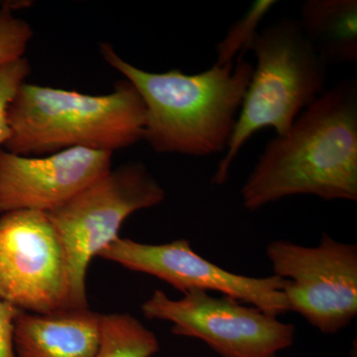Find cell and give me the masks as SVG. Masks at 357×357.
<instances>
[{
  "mask_svg": "<svg viewBox=\"0 0 357 357\" xmlns=\"http://www.w3.org/2000/svg\"><path fill=\"white\" fill-rule=\"evenodd\" d=\"M20 312L0 298V357H15L14 324Z\"/></svg>",
  "mask_w": 357,
  "mask_h": 357,
  "instance_id": "17",
  "label": "cell"
},
{
  "mask_svg": "<svg viewBox=\"0 0 357 357\" xmlns=\"http://www.w3.org/2000/svg\"><path fill=\"white\" fill-rule=\"evenodd\" d=\"M100 316L89 307L49 314L20 311L14 324L15 357H95Z\"/></svg>",
  "mask_w": 357,
  "mask_h": 357,
  "instance_id": "11",
  "label": "cell"
},
{
  "mask_svg": "<svg viewBox=\"0 0 357 357\" xmlns=\"http://www.w3.org/2000/svg\"><path fill=\"white\" fill-rule=\"evenodd\" d=\"M98 257L157 277L184 294L215 291L273 317L289 311L283 292L286 279L275 275L255 278L231 273L197 255L185 239L145 244L119 237Z\"/></svg>",
  "mask_w": 357,
  "mask_h": 357,
  "instance_id": "9",
  "label": "cell"
},
{
  "mask_svg": "<svg viewBox=\"0 0 357 357\" xmlns=\"http://www.w3.org/2000/svg\"><path fill=\"white\" fill-rule=\"evenodd\" d=\"M31 26L16 17L6 4L0 9V66L25 57L31 41Z\"/></svg>",
  "mask_w": 357,
  "mask_h": 357,
  "instance_id": "15",
  "label": "cell"
},
{
  "mask_svg": "<svg viewBox=\"0 0 357 357\" xmlns=\"http://www.w3.org/2000/svg\"><path fill=\"white\" fill-rule=\"evenodd\" d=\"M357 201V84H335L267 143L241 189L246 210L288 197Z\"/></svg>",
  "mask_w": 357,
  "mask_h": 357,
  "instance_id": "1",
  "label": "cell"
},
{
  "mask_svg": "<svg viewBox=\"0 0 357 357\" xmlns=\"http://www.w3.org/2000/svg\"><path fill=\"white\" fill-rule=\"evenodd\" d=\"M165 196L144 164L130 162L47 213L64 251L70 309L89 307L86 278L93 258L119 238L126 218L158 206Z\"/></svg>",
  "mask_w": 357,
  "mask_h": 357,
  "instance_id": "5",
  "label": "cell"
},
{
  "mask_svg": "<svg viewBox=\"0 0 357 357\" xmlns=\"http://www.w3.org/2000/svg\"><path fill=\"white\" fill-rule=\"evenodd\" d=\"M278 1L256 0L251 4L241 20L234 23L225 38L215 47V66L222 67L236 62L237 58H243L244 53L252 48L258 36V28L263 20Z\"/></svg>",
  "mask_w": 357,
  "mask_h": 357,
  "instance_id": "14",
  "label": "cell"
},
{
  "mask_svg": "<svg viewBox=\"0 0 357 357\" xmlns=\"http://www.w3.org/2000/svg\"><path fill=\"white\" fill-rule=\"evenodd\" d=\"M0 298L31 314L70 309L64 251L47 213L0 217Z\"/></svg>",
  "mask_w": 357,
  "mask_h": 357,
  "instance_id": "8",
  "label": "cell"
},
{
  "mask_svg": "<svg viewBox=\"0 0 357 357\" xmlns=\"http://www.w3.org/2000/svg\"><path fill=\"white\" fill-rule=\"evenodd\" d=\"M112 153L73 148L45 156H23L0 148V213H48L112 170Z\"/></svg>",
  "mask_w": 357,
  "mask_h": 357,
  "instance_id": "10",
  "label": "cell"
},
{
  "mask_svg": "<svg viewBox=\"0 0 357 357\" xmlns=\"http://www.w3.org/2000/svg\"><path fill=\"white\" fill-rule=\"evenodd\" d=\"M159 349L156 335L131 314L100 316V340L95 357H151Z\"/></svg>",
  "mask_w": 357,
  "mask_h": 357,
  "instance_id": "13",
  "label": "cell"
},
{
  "mask_svg": "<svg viewBox=\"0 0 357 357\" xmlns=\"http://www.w3.org/2000/svg\"><path fill=\"white\" fill-rule=\"evenodd\" d=\"M29 61L25 57L0 66V146L10 137L8 109L18 89L29 76Z\"/></svg>",
  "mask_w": 357,
  "mask_h": 357,
  "instance_id": "16",
  "label": "cell"
},
{
  "mask_svg": "<svg viewBox=\"0 0 357 357\" xmlns=\"http://www.w3.org/2000/svg\"><path fill=\"white\" fill-rule=\"evenodd\" d=\"M266 255L275 276L286 279L283 292L289 311L326 335L340 332L356 318V245L323 234L316 248L272 241Z\"/></svg>",
  "mask_w": 357,
  "mask_h": 357,
  "instance_id": "6",
  "label": "cell"
},
{
  "mask_svg": "<svg viewBox=\"0 0 357 357\" xmlns=\"http://www.w3.org/2000/svg\"><path fill=\"white\" fill-rule=\"evenodd\" d=\"M251 51L257 65L244 96L229 146L211 178L220 185L230 167L255 133L273 128L287 132L303 110L326 91V66L301 30L299 22L283 18L258 33Z\"/></svg>",
  "mask_w": 357,
  "mask_h": 357,
  "instance_id": "4",
  "label": "cell"
},
{
  "mask_svg": "<svg viewBox=\"0 0 357 357\" xmlns=\"http://www.w3.org/2000/svg\"><path fill=\"white\" fill-rule=\"evenodd\" d=\"M298 22L326 66L357 62L356 0H307Z\"/></svg>",
  "mask_w": 357,
  "mask_h": 357,
  "instance_id": "12",
  "label": "cell"
},
{
  "mask_svg": "<svg viewBox=\"0 0 357 357\" xmlns=\"http://www.w3.org/2000/svg\"><path fill=\"white\" fill-rule=\"evenodd\" d=\"M100 53L142 98V140L155 152L194 157L225 152L252 76V64L241 57L199 74L178 69L151 73L126 62L112 45H100Z\"/></svg>",
  "mask_w": 357,
  "mask_h": 357,
  "instance_id": "2",
  "label": "cell"
},
{
  "mask_svg": "<svg viewBox=\"0 0 357 357\" xmlns=\"http://www.w3.org/2000/svg\"><path fill=\"white\" fill-rule=\"evenodd\" d=\"M150 319L172 324V333L197 338L222 357H272L292 347L295 326L255 307L192 290L172 300L156 290L141 307Z\"/></svg>",
  "mask_w": 357,
  "mask_h": 357,
  "instance_id": "7",
  "label": "cell"
},
{
  "mask_svg": "<svg viewBox=\"0 0 357 357\" xmlns=\"http://www.w3.org/2000/svg\"><path fill=\"white\" fill-rule=\"evenodd\" d=\"M272 357H277L276 356H272Z\"/></svg>",
  "mask_w": 357,
  "mask_h": 357,
  "instance_id": "18",
  "label": "cell"
},
{
  "mask_svg": "<svg viewBox=\"0 0 357 357\" xmlns=\"http://www.w3.org/2000/svg\"><path fill=\"white\" fill-rule=\"evenodd\" d=\"M8 122L4 149L11 153L45 156L84 148L114 154L143 139L145 107L126 79L103 96L25 82L9 107Z\"/></svg>",
  "mask_w": 357,
  "mask_h": 357,
  "instance_id": "3",
  "label": "cell"
}]
</instances>
